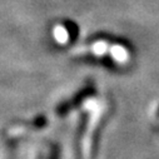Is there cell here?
Here are the masks:
<instances>
[{
    "label": "cell",
    "mask_w": 159,
    "mask_h": 159,
    "mask_svg": "<svg viewBox=\"0 0 159 159\" xmlns=\"http://www.w3.org/2000/svg\"><path fill=\"white\" fill-rule=\"evenodd\" d=\"M53 38L59 45H69L78 36V26L74 21L63 20L53 26Z\"/></svg>",
    "instance_id": "obj_1"
},
{
    "label": "cell",
    "mask_w": 159,
    "mask_h": 159,
    "mask_svg": "<svg viewBox=\"0 0 159 159\" xmlns=\"http://www.w3.org/2000/svg\"><path fill=\"white\" fill-rule=\"evenodd\" d=\"M47 125V119L45 116L40 115V116H36L33 122H26V123H21V124H16L10 127L9 129V135L15 137V135H21L24 134L25 130L31 129V130H38V129H42Z\"/></svg>",
    "instance_id": "obj_2"
},
{
    "label": "cell",
    "mask_w": 159,
    "mask_h": 159,
    "mask_svg": "<svg viewBox=\"0 0 159 159\" xmlns=\"http://www.w3.org/2000/svg\"><path fill=\"white\" fill-rule=\"evenodd\" d=\"M90 92H92L90 87H87L85 89H83V90L79 92V94H76L73 99H69V100H66V102L61 103V104L57 108V110H55V111H57V114H58V115H65L70 109L75 108L79 103L83 102V99H85V98L90 94Z\"/></svg>",
    "instance_id": "obj_3"
}]
</instances>
